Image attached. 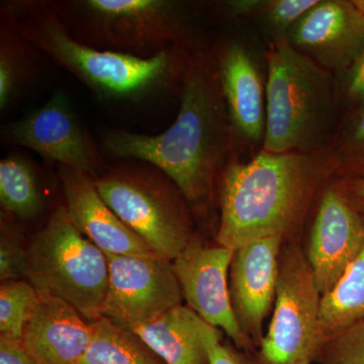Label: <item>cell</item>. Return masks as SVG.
<instances>
[{"instance_id": "cell-1", "label": "cell", "mask_w": 364, "mask_h": 364, "mask_svg": "<svg viewBox=\"0 0 364 364\" xmlns=\"http://www.w3.org/2000/svg\"><path fill=\"white\" fill-rule=\"evenodd\" d=\"M102 148L116 159L153 165L176 184L193 210H208L215 181L233 153L213 45L205 42L191 52L178 114L167 130L145 135L111 129L102 135Z\"/></svg>"}, {"instance_id": "cell-2", "label": "cell", "mask_w": 364, "mask_h": 364, "mask_svg": "<svg viewBox=\"0 0 364 364\" xmlns=\"http://www.w3.org/2000/svg\"><path fill=\"white\" fill-rule=\"evenodd\" d=\"M335 176L331 147L312 153L261 149L248 162L232 153L220 176L218 244L235 251L282 236L305 217L316 191Z\"/></svg>"}, {"instance_id": "cell-3", "label": "cell", "mask_w": 364, "mask_h": 364, "mask_svg": "<svg viewBox=\"0 0 364 364\" xmlns=\"http://www.w3.org/2000/svg\"><path fill=\"white\" fill-rule=\"evenodd\" d=\"M0 14L2 21L102 102L149 104L181 90L193 50L171 48L145 58L95 49L72 37L48 1L4 2Z\"/></svg>"}, {"instance_id": "cell-4", "label": "cell", "mask_w": 364, "mask_h": 364, "mask_svg": "<svg viewBox=\"0 0 364 364\" xmlns=\"http://www.w3.org/2000/svg\"><path fill=\"white\" fill-rule=\"evenodd\" d=\"M267 124L262 149L312 153L329 145L337 124V77L287 41L267 46Z\"/></svg>"}, {"instance_id": "cell-5", "label": "cell", "mask_w": 364, "mask_h": 364, "mask_svg": "<svg viewBox=\"0 0 364 364\" xmlns=\"http://www.w3.org/2000/svg\"><path fill=\"white\" fill-rule=\"evenodd\" d=\"M69 33L86 46L152 57L171 48L195 50L205 40L191 4L176 0L48 1Z\"/></svg>"}, {"instance_id": "cell-6", "label": "cell", "mask_w": 364, "mask_h": 364, "mask_svg": "<svg viewBox=\"0 0 364 364\" xmlns=\"http://www.w3.org/2000/svg\"><path fill=\"white\" fill-rule=\"evenodd\" d=\"M26 256V279L40 296L68 304L91 323L102 318L107 255L76 229L65 205L53 210L28 243Z\"/></svg>"}, {"instance_id": "cell-7", "label": "cell", "mask_w": 364, "mask_h": 364, "mask_svg": "<svg viewBox=\"0 0 364 364\" xmlns=\"http://www.w3.org/2000/svg\"><path fill=\"white\" fill-rule=\"evenodd\" d=\"M92 179L105 203L159 257L173 261L193 240L188 200L156 167L124 163Z\"/></svg>"}, {"instance_id": "cell-8", "label": "cell", "mask_w": 364, "mask_h": 364, "mask_svg": "<svg viewBox=\"0 0 364 364\" xmlns=\"http://www.w3.org/2000/svg\"><path fill=\"white\" fill-rule=\"evenodd\" d=\"M321 301L308 258L296 245L282 248L274 311L258 364H311L325 342Z\"/></svg>"}, {"instance_id": "cell-9", "label": "cell", "mask_w": 364, "mask_h": 364, "mask_svg": "<svg viewBox=\"0 0 364 364\" xmlns=\"http://www.w3.org/2000/svg\"><path fill=\"white\" fill-rule=\"evenodd\" d=\"M105 255L109 284L102 317L133 331L181 305L183 298L172 261L157 255Z\"/></svg>"}, {"instance_id": "cell-10", "label": "cell", "mask_w": 364, "mask_h": 364, "mask_svg": "<svg viewBox=\"0 0 364 364\" xmlns=\"http://www.w3.org/2000/svg\"><path fill=\"white\" fill-rule=\"evenodd\" d=\"M2 141L38 153L48 162L95 178L107 168L63 91H56L39 109L4 127Z\"/></svg>"}, {"instance_id": "cell-11", "label": "cell", "mask_w": 364, "mask_h": 364, "mask_svg": "<svg viewBox=\"0 0 364 364\" xmlns=\"http://www.w3.org/2000/svg\"><path fill=\"white\" fill-rule=\"evenodd\" d=\"M233 253L220 245L207 247L191 240L172 267L188 308L208 324L224 330L237 348L247 352L254 344L242 331L230 299L228 273Z\"/></svg>"}, {"instance_id": "cell-12", "label": "cell", "mask_w": 364, "mask_h": 364, "mask_svg": "<svg viewBox=\"0 0 364 364\" xmlns=\"http://www.w3.org/2000/svg\"><path fill=\"white\" fill-rule=\"evenodd\" d=\"M226 102L233 152L236 145L262 149L267 124V75L245 41L230 38L213 45Z\"/></svg>"}, {"instance_id": "cell-13", "label": "cell", "mask_w": 364, "mask_h": 364, "mask_svg": "<svg viewBox=\"0 0 364 364\" xmlns=\"http://www.w3.org/2000/svg\"><path fill=\"white\" fill-rule=\"evenodd\" d=\"M364 248V214L338 182L324 189L311 230L308 258L321 294L338 284Z\"/></svg>"}, {"instance_id": "cell-14", "label": "cell", "mask_w": 364, "mask_h": 364, "mask_svg": "<svg viewBox=\"0 0 364 364\" xmlns=\"http://www.w3.org/2000/svg\"><path fill=\"white\" fill-rule=\"evenodd\" d=\"M287 42L326 70L341 75L364 47V18L352 0H318L289 31Z\"/></svg>"}, {"instance_id": "cell-15", "label": "cell", "mask_w": 364, "mask_h": 364, "mask_svg": "<svg viewBox=\"0 0 364 364\" xmlns=\"http://www.w3.org/2000/svg\"><path fill=\"white\" fill-rule=\"evenodd\" d=\"M284 237L251 242L234 251L230 265L229 291L242 331L260 346L263 322L277 296L279 255Z\"/></svg>"}, {"instance_id": "cell-16", "label": "cell", "mask_w": 364, "mask_h": 364, "mask_svg": "<svg viewBox=\"0 0 364 364\" xmlns=\"http://www.w3.org/2000/svg\"><path fill=\"white\" fill-rule=\"evenodd\" d=\"M58 173L69 218L88 240L105 254L156 255L105 203L91 177L64 166Z\"/></svg>"}, {"instance_id": "cell-17", "label": "cell", "mask_w": 364, "mask_h": 364, "mask_svg": "<svg viewBox=\"0 0 364 364\" xmlns=\"http://www.w3.org/2000/svg\"><path fill=\"white\" fill-rule=\"evenodd\" d=\"M93 334V323L73 306L58 299L40 296L21 340L36 364H78Z\"/></svg>"}, {"instance_id": "cell-18", "label": "cell", "mask_w": 364, "mask_h": 364, "mask_svg": "<svg viewBox=\"0 0 364 364\" xmlns=\"http://www.w3.org/2000/svg\"><path fill=\"white\" fill-rule=\"evenodd\" d=\"M132 332L166 364H210L208 351L221 342L219 329L182 305Z\"/></svg>"}, {"instance_id": "cell-19", "label": "cell", "mask_w": 364, "mask_h": 364, "mask_svg": "<svg viewBox=\"0 0 364 364\" xmlns=\"http://www.w3.org/2000/svg\"><path fill=\"white\" fill-rule=\"evenodd\" d=\"M0 205L7 217L35 219L44 205L39 173L28 158L11 154L0 161Z\"/></svg>"}, {"instance_id": "cell-20", "label": "cell", "mask_w": 364, "mask_h": 364, "mask_svg": "<svg viewBox=\"0 0 364 364\" xmlns=\"http://www.w3.org/2000/svg\"><path fill=\"white\" fill-rule=\"evenodd\" d=\"M0 26V111L21 97L37 73V51L9 23Z\"/></svg>"}, {"instance_id": "cell-21", "label": "cell", "mask_w": 364, "mask_h": 364, "mask_svg": "<svg viewBox=\"0 0 364 364\" xmlns=\"http://www.w3.org/2000/svg\"><path fill=\"white\" fill-rule=\"evenodd\" d=\"M364 320V248L342 279L321 301L325 340Z\"/></svg>"}, {"instance_id": "cell-22", "label": "cell", "mask_w": 364, "mask_h": 364, "mask_svg": "<svg viewBox=\"0 0 364 364\" xmlns=\"http://www.w3.org/2000/svg\"><path fill=\"white\" fill-rule=\"evenodd\" d=\"M93 327V338L78 364H166L130 330L104 317Z\"/></svg>"}, {"instance_id": "cell-23", "label": "cell", "mask_w": 364, "mask_h": 364, "mask_svg": "<svg viewBox=\"0 0 364 364\" xmlns=\"http://www.w3.org/2000/svg\"><path fill=\"white\" fill-rule=\"evenodd\" d=\"M335 176L364 181V100L345 107L329 143Z\"/></svg>"}, {"instance_id": "cell-24", "label": "cell", "mask_w": 364, "mask_h": 364, "mask_svg": "<svg viewBox=\"0 0 364 364\" xmlns=\"http://www.w3.org/2000/svg\"><path fill=\"white\" fill-rule=\"evenodd\" d=\"M40 296L28 280H9L0 287V333L23 339V331L32 318Z\"/></svg>"}, {"instance_id": "cell-25", "label": "cell", "mask_w": 364, "mask_h": 364, "mask_svg": "<svg viewBox=\"0 0 364 364\" xmlns=\"http://www.w3.org/2000/svg\"><path fill=\"white\" fill-rule=\"evenodd\" d=\"M318 0H265L256 16L268 45L287 41L291 26L318 4Z\"/></svg>"}, {"instance_id": "cell-26", "label": "cell", "mask_w": 364, "mask_h": 364, "mask_svg": "<svg viewBox=\"0 0 364 364\" xmlns=\"http://www.w3.org/2000/svg\"><path fill=\"white\" fill-rule=\"evenodd\" d=\"M317 360L322 364H364V320L328 337Z\"/></svg>"}, {"instance_id": "cell-27", "label": "cell", "mask_w": 364, "mask_h": 364, "mask_svg": "<svg viewBox=\"0 0 364 364\" xmlns=\"http://www.w3.org/2000/svg\"><path fill=\"white\" fill-rule=\"evenodd\" d=\"M26 248L21 234L13 223L2 215L0 233V279L2 282L26 277Z\"/></svg>"}, {"instance_id": "cell-28", "label": "cell", "mask_w": 364, "mask_h": 364, "mask_svg": "<svg viewBox=\"0 0 364 364\" xmlns=\"http://www.w3.org/2000/svg\"><path fill=\"white\" fill-rule=\"evenodd\" d=\"M336 77L340 104L348 107L364 100V47L353 65Z\"/></svg>"}, {"instance_id": "cell-29", "label": "cell", "mask_w": 364, "mask_h": 364, "mask_svg": "<svg viewBox=\"0 0 364 364\" xmlns=\"http://www.w3.org/2000/svg\"><path fill=\"white\" fill-rule=\"evenodd\" d=\"M0 364H36L23 340L0 335Z\"/></svg>"}, {"instance_id": "cell-30", "label": "cell", "mask_w": 364, "mask_h": 364, "mask_svg": "<svg viewBox=\"0 0 364 364\" xmlns=\"http://www.w3.org/2000/svg\"><path fill=\"white\" fill-rule=\"evenodd\" d=\"M265 0H228L223 1L220 6L225 16L230 20L255 18L259 13Z\"/></svg>"}, {"instance_id": "cell-31", "label": "cell", "mask_w": 364, "mask_h": 364, "mask_svg": "<svg viewBox=\"0 0 364 364\" xmlns=\"http://www.w3.org/2000/svg\"><path fill=\"white\" fill-rule=\"evenodd\" d=\"M210 364H256L233 347L218 342L208 351ZM258 364V363H257Z\"/></svg>"}, {"instance_id": "cell-32", "label": "cell", "mask_w": 364, "mask_h": 364, "mask_svg": "<svg viewBox=\"0 0 364 364\" xmlns=\"http://www.w3.org/2000/svg\"><path fill=\"white\" fill-rule=\"evenodd\" d=\"M337 182L345 196L364 214V181L339 179Z\"/></svg>"}, {"instance_id": "cell-33", "label": "cell", "mask_w": 364, "mask_h": 364, "mask_svg": "<svg viewBox=\"0 0 364 364\" xmlns=\"http://www.w3.org/2000/svg\"><path fill=\"white\" fill-rule=\"evenodd\" d=\"M354 6L364 18V0H352Z\"/></svg>"}]
</instances>
